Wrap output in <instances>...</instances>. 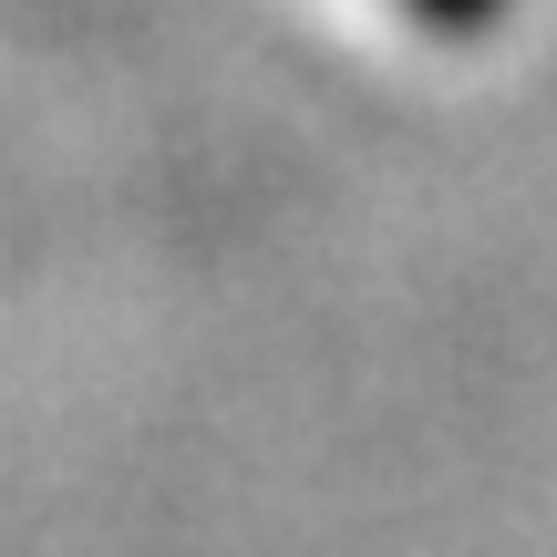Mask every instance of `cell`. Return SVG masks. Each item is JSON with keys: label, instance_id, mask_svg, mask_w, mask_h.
Wrapping results in <instances>:
<instances>
[{"label": "cell", "instance_id": "6da1fadb", "mask_svg": "<svg viewBox=\"0 0 557 557\" xmlns=\"http://www.w3.org/2000/svg\"><path fill=\"white\" fill-rule=\"evenodd\" d=\"M413 11H423V21H444V32H475L496 0H413Z\"/></svg>", "mask_w": 557, "mask_h": 557}]
</instances>
